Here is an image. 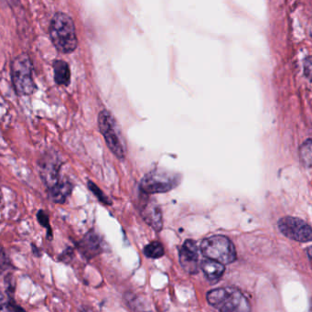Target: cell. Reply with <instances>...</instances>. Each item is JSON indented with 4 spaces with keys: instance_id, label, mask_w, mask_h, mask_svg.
<instances>
[{
    "instance_id": "6da1fadb",
    "label": "cell",
    "mask_w": 312,
    "mask_h": 312,
    "mask_svg": "<svg viewBox=\"0 0 312 312\" xmlns=\"http://www.w3.org/2000/svg\"><path fill=\"white\" fill-rule=\"evenodd\" d=\"M50 37L53 46L61 53H71L78 45L75 26L72 18L62 12L53 16L50 26Z\"/></svg>"
},
{
    "instance_id": "7a4b0ae2",
    "label": "cell",
    "mask_w": 312,
    "mask_h": 312,
    "mask_svg": "<svg viewBox=\"0 0 312 312\" xmlns=\"http://www.w3.org/2000/svg\"><path fill=\"white\" fill-rule=\"evenodd\" d=\"M211 306L220 311L246 312L251 309L250 304L239 290L233 287H220L207 294Z\"/></svg>"
},
{
    "instance_id": "3957f363",
    "label": "cell",
    "mask_w": 312,
    "mask_h": 312,
    "mask_svg": "<svg viewBox=\"0 0 312 312\" xmlns=\"http://www.w3.org/2000/svg\"><path fill=\"white\" fill-rule=\"evenodd\" d=\"M98 127L112 153L123 160L127 155V144L117 120L108 110H102L98 116Z\"/></svg>"
},
{
    "instance_id": "277c9868",
    "label": "cell",
    "mask_w": 312,
    "mask_h": 312,
    "mask_svg": "<svg viewBox=\"0 0 312 312\" xmlns=\"http://www.w3.org/2000/svg\"><path fill=\"white\" fill-rule=\"evenodd\" d=\"M32 63L25 53L16 57L11 65V77L16 92L21 95H30L36 90L33 80Z\"/></svg>"
},
{
    "instance_id": "5b68a950",
    "label": "cell",
    "mask_w": 312,
    "mask_h": 312,
    "mask_svg": "<svg viewBox=\"0 0 312 312\" xmlns=\"http://www.w3.org/2000/svg\"><path fill=\"white\" fill-rule=\"evenodd\" d=\"M200 250L206 258L223 265H228L236 260V248L225 236H214L206 238L200 245Z\"/></svg>"
},
{
    "instance_id": "8992f818",
    "label": "cell",
    "mask_w": 312,
    "mask_h": 312,
    "mask_svg": "<svg viewBox=\"0 0 312 312\" xmlns=\"http://www.w3.org/2000/svg\"><path fill=\"white\" fill-rule=\"evenodd\" d=\"M180 182V175L169 170L156 169L144 177L140 189L146 195L164 193L174 189Z\"/></svg>"
},
{
    "instance_id": "52a82bcc",
    "label": "cell",
    "mask_w": 312,
    "mask_h": 312,
    "mask_svg": "<svg viewBox=\"0 0 312 312\" xmlns=\"http://www.w3.org/2000/svg\"><path fill=\"white\" fill-rule=\"evenodd\" d=\"M277 225L282 234L289 239L300 243L311 241V227L305 221L296 217L287 216L278 221Z\"/></svg>"
},
{
    "instance_id": "ba28073f",
    "label": "cell",
    "mask_w": 312,
    "mask_h": 312,
    "mask_svg": "<svg viewBox=\"0 0 312 312\" xmlns=\"http://www.w3.org/2000/svg\"><path fill=\"white\" fill-rule=\"evenodd\" d=\"M62 159L58 154L49 151L39 161V169L41 177L47 189L58 182L60 178V171L62 168Z\"/></svg>"
},
{
    "instance_id": "9c48e42d",
    "label": "cell",
    "mask_w": 312,
    "mask_h": 312,
    "mask_svg": "<svg viewBox=\"0 0 312 312\" xmlns=\"http://www.w3.org/2000/svg\"><path fill=\"white\" fill-rule=\"evenodd\" d=\"M76 247L86 260H91L102 253L103 241L96 232L90 231L81 240L77 242Z\"/></svg>"
},
{
    "instance_id": "30bf717a",
    "label": "cell",
    "mask_w": 312,
    "mask_h": 312,
    "mask_svg": "<svg viewBox=\"0 0 312 312\" xmlns=\"http://www.w3.org/2000/svg\"><path fill=\"white\" fill-rule=\"evenodd\" d=\"M179 263L189 274H196L199 269V251L194 241L187 240L179 251Z\"/></svg>"
},
{
    "instance_id": "8fae6325",
    "label": "cell",
    "mask_w": 312,
    "mask_h": 312,
    "mask_svg": "<svg viewBox=\"0 0 312 312\" xmlns=\"http://www.w3.org/2000/svg\"><path fill=\"white\" fill-rule=\"evenodd\" d=\"M140 212L145 222L156 231L162 228V214L159 205L155 201L147 199L141 203Z\"/></svg>"
},
{
    "instance_id": "7c38bea8",
    "label": "cell",
    "mask_w": 312,
    "mask_h": 312,
    "mask_svg": "<svg viewBox=\"0 0 312 312\" xmlns=\"http://www.w3.org/2000/svg\"><path fill=\"white\" fill-rule=\"evenodd\" d=\"M73 185L69 180H59L51 188L48 189V193L51 201L62 204L66 201L68 197L72 194Z\"/></svg>"
},
{
    "instance_id": "4fadbf2b",
    "label": "cell",
    "mask_w": 312,
    "mask_h": 312,
    "mask_svg": "<svg viewBox=\"0 0 312 312\" xmlns=\"http://www.w3.org/2000/svg\"><path fill=\"white\" fill-rule=\"evenodd\" d=\"M201 269L210 281H218L225 273V265L213 259L206 258L200 264Z\"/></svg>"
},
{
    "instance_id": "5bb4252c",
    "label": "cell",
    "mask_w": 312,
    "mask_h": 312,
    "mask_svg": "<svg viewBox=\"0 0 312 312\" xmlns=\"http://www.w3.org/2000/svg\"><path fill=\"white\" fill-rule=\"evenodd\" d=\"M54 80L59 85H68L71 80V71L64 61H55L53 63Z\"/></svg>"
},
{
    "instance_id": "9a60e30c",
    "label": "cell",
    "mask_w": 312,
    "mask_h": 312,
    "mask_svg": "<svg viewBox=\"0 0 312 312\" xmlns=\"http://www.w3.org/2000/svg\"><path fill=\"white\" fill-rule=\"evenodd\" d=\"M144 255L149 258H159L164 256V248L159 242H152L144 248Z\"/></svg>"
},
{
    "instance_id": "2e32d148",
    "label": "cell",
    "mask_w": 312,
    "mask_h": 312,
    "mask_svg": "<svg viewBox=\"0 0 312 312\" xmlns=\"http://www.w3.org/2000/svg\"><path fill=\"white\" fill-rule=\"evenodd\" d=\"M37 220L40 223V225L44 227L47 230V238L49 240H51L53 235H52V229H51V225H50V219L49 216L46 214V212L43 210H40L37 214Z\"/></svg>"
},
{
    "instance_id": "e0dca14e",
    "label": "cell",
    "mask_w": 312,
    "mask_h": 312,
    "mask_svg": "<svg viewBox=\"0 0 312 312\" xmlns=\"http://www.w3.org/2000/svg\"><path fill=\"white\" fill-rule=\"evenodd\" d=\"M87 186L88 189L92 191V193L94 194V196L97 198L99 201H101L102 203L106 205L112 204V201L109 200V198H108V196L105 194L102 190H101V189L98 187L97 185L95 184V183H93L92 180H88Z\"/></svg>"
},
{
    "instance_id": "ac0fdd59",
    "label": "cell",
    "mask_w": 312,
    "mask_h": 312,
    "mask_svg": "<svg viewBox=\"0 0 312 312\" xmlns=\"http://www.w3.org/2000/svg\"><path fill=\"white\" fill-rule=\"evenodd\" d=\"M310 139H307V142L304 143L303 147L305 148V150L301 149L302 159H305V165L307 167H310L311 164V144Z\"/></svg>"
},
{
    "instance_id": "d6986e66",
    "label": "cell",
    "mask_w": 312,
    "mask_h": 312,
    "mask_svg": "<svg viewBox=\"0 0 312 312\" xmlns=\"http://www.w3.org/2000/svg\"><path fill=\"white\" fill-rule=\"evenodd\" d=\"M11 266V263L8 258V256L6 255L5 251L3 249V247L0 246V269L1 270H6Z\"/></svg>"
},
{
    "instance_id": "ffe728a7",
    "label": "cell",
    "mask_w": 312,
    "mask_h": 312,
    "mask_svg": "<svg viewBox=\"0 0 312 312\" xmlns=\"http://www.w3.org/2000/svg\"><path fill=\"white\" fill-rule=\"evenodd\" d=\"M72 256H73V252H72V248H67L66 250L64 251L59 257V259L62 262L68 263L70 262V260H72Z\"/></svg>"
},
{
    "instance_id": "44dd1931",
    "label": "cell",
    "mask_w": 312,
    "mask_h": 312,
    "mask_svg": "<svg viewBox=\"0 0 312 312\" xmlns=\"http://www.w3.org/2000/svg\"><path fill=\"white\" fill-rule=\"evenodd\" d=\"M9 302H5L3 295L0 293V310H8Z\"/></svg>"
},
{
    "instance_id": "7402d4cb",
    "label": "cell",
    "mask_w": 312,
    "mask_h": 312,
    "mask_svg": "<svg viewBox=\"0 0 312 312\" xmlns=\"http://www.w3.org/2000/svg\"><path fill=\"white\" fill-rule=\"evenodd\" d=\"M0 200H1V198H0Z\"/></svg>"
}]
</instances>
